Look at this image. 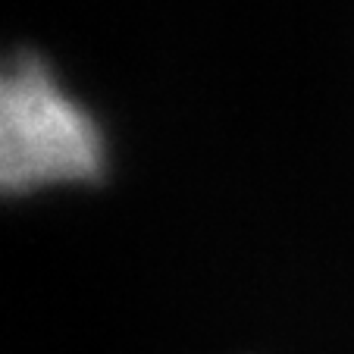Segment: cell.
<instances>
[{
	"instance_id": "obj_1",
	"label": "cell",
	"mask_w": 354,
	"mask_h": 354,
	"mask_svg": "<svg viewBox=\"0 0 354 354\" xmlns=\"http://www.w3.org/2000/svg\"><path fill=\"white\" fill-rule=\"evenodd\" d=\"M104 169V132L50 63L28 50L0 57V198L94 182Z\"/></svg>"
}]
</instances>
